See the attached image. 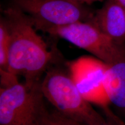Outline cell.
Wrapping results in <instances>:
<instances>
[{"mask_svg": "<svg viewBox=\"0 0 125 125\" xmlns=\"http://www.w3.org/2000/svg\"><path fill=\"white\" fill-rule=\"evenodd\" d=\"M43 98L39 82L32 85L17 82L1 87L0 125H39L48 112Z\"/></svg>", "mask_w": 125, "mask_h": 125, "instance_id": "3", "label": "cell"}, {"mask_svg": "<svg viewBox=\"0 0 125 125\" xmlns=\"http://www.w3.org/2000/svg\"><path fill=\"white\" fill-rule=\"evenodd\" d=\"M104 87L109 104L125 116V57L108 65Z\"/></svg>", "mask_w": 125, "mask_h": 125, "instance_id": "8", "label": "cell"}, {"mask_svg": "<svg viewBox=\"0 0 125 125\" xmlns=\"http://www.w3.org/2000/svg\"><path fill=\"white\" fill-rule=\"evenodd\" d=\"M41 89L44 97L65 118L85 125H96L104 119L82 96L71 75L62 71L47 72Z\"/></svg>", "mask_w": 125, "mask_h": 125, "instance_id": "2", "label": "cell"}, {"mask_svg": "<svg viewBox=\"0 0 125 125\" xmlns=\"http://www.w3.org/2000/svg\"><path fill=\"white\" fill-rule=\"evenodd\" d=\"M16 7L41 29L73 24L93 18L80 3L74 0H14Z\"/></svg>", "mask_w": 125, "mask_h": 125, "instance_id": "5", "label": "cell"}, {"mask_svg": "<svg viewBox=\"0 0 125 125\" xmlns=\"http://www.w3.org/2000/svg\"><path fill=\"white\" fill-rule=\"evenodd\" d=\"M103 110L105 115L104 119L100 122L94 125H125L124 122L115 115L108 107Z\"/></svg>", "mask_w": 125, "mask_h": 125, "instance_id": "11", "label": "cell"}, {"mask_svg": "<svg viewBox=\"0 0 125 125\" xmlns=\"http://www.w3.org/2000/svg\"><path fill=\"white\" fill-rule=\"evenodd\" d=\"M125 9V0H114Z\"/></svg>", "mask_w": 125, "mask_h": 125, "instance_id": "13", "label": "cell"}, {"mask_svg": "<svg viewBox=\"0 0 125 125\" xmlns=\"http://www.w3.org/2000/svg\"><path fill=\"white\" fill-rule=\"evenodd\" d=\"M9 34L8 71L22 75L25 83L32 85L46 68L52 59L46 43L35 30L29 16L17 7L5 11Z\"/></svg>", "mask_w": 125, "mask_h": 125, "instance_id": "1", "label": "cell"}, {"mask_svg": "<svg viewBox=\"0 0 125 125\" xmlns=\"http://www.w3.org/2000/svg\"><path fill=\"white\" fill-rule=\"evenodd\" d=\"M43 30L85 50L107 64L125 57L124 45L115 42L90 21L51 26Z\"/></svg>", "mask_w": 125, "mask_h": 125, "instance_id": "4", "label": "cell"}, {"mask_svg": "<svg viewBox=\"0 0 125 125\" xmlns=\"http://www.w3.org/2000/svg\"><path fill=\"white\" fill-rule=\"evenodd\" d=\"M39 125H70V120L57 112L52 114L48 112Z\"/></svg>", "mask_w": 125, "mask_h": 125, "instance_id": "10", "label": "cell"}, {"mask_svg": "<svg viewBox=\"0 0 125 125\" xmlns=\"http://www.w3.org/2000/svg\"><path fill=\"white\" fill-rule=\"evenodd\" d=\"M90 21L115 42L124 45L125 9L121 5L108 0Z\"/></svg>", "mask_w": 125, "mask_h": 125, "instance_id": "7", "label": "cell"}, {"mask_svg": "<svg viewBox=\"0 0 125 125\" xmlns=\"http://www.w3.org/2000/svg\"><path fill=\"white\" fill-rule=\"evenodd\" d=\"M108 65L97 58L83 56L70 66V75L82 96L103 108L108 107L109 104L104 87Z\"/></svg>", "mask_w": 125, "mask_h": 125, "instance_id": "6", "label": "cell"}, {"mask_svg": "<svg viewBox=\"0 0 125 125\" xmlns=\"http://www.w3.org/2000/svg\"><path fill=\"white\" fill-rule=\"evenodd\" d=\"M74 1H76V2L81 3H88V4H90V3H92L94 2H96V1H102V0H74Z\"/></svg>", "mask_w": 125, "mask_h": 125, "instance_id": "12", "label": "cell"}, {"mask_svg": "<svg viewBox=\"0 0 125 125\" xmlns=\"http://www.w3.org/2000/svg\"><path fill=\"white\" fill-rule=\"evenodd\" d=\"M9 34L5 21L1 20L0 23V66L1 70L8 71L9 48Z\"/></svg>", "mask_w": 125, "mask_h": 125, "instance_id": "9", "label": "cell"}]
</instances>
